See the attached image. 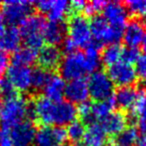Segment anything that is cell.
I'll return each instance as SVG.
<instances>
[{"label": "cell", "mask_w": 146, "mask_h": 146, "mask_svg": "<svg viewBox=\"0 0 146 146\" xmlns=\"http://www.w3.org/2000/svg\"><path fill=\"white\" fill-rule=\"evenodd\" d=\"M46 24L45 17L38 12H35L27 17L19 26L21 40L25 47L38 52L43 47V28Z\"/></svg>", "instance_id": "obj_1"}, {"label": "cell", "mask_w": 146, "mask_h": 146, "mask_svg": "<svg viewBox=\"0 0 146 146\" xmlns=\"http://www.w3.org/2000/svg\"><path fill=\"white\" fill-rule=\"evenodd\" d=\"M67 37L78 48L85 49L93 42L90 24L83 14H70L66 18Z\"/></svg>", "instance_id": "obj_2"}, {"label": "cell", "mask_w": 146, "mask_h": 146, "mask_svg": "<svg viewBox=\"0 0 146 146\" xmlns=\"http://www.w3.org/2000/svg\"><path fill=\"white\" fill-rule=\"evenodd\" d=\"M27 97L25 94H18L5 98L0 103V124L13 126L26 118Z\"/></svg>", "instance_id": "obj_3"}, {"label": "cell", "mask_w": 146, "mask_h": 146, "mask_svg": "<svg viewBox=\"0 0 146 146\" xmlns=\"http://www.w3.org/2000/svg\"><path fill=\"white\" fill-rule=\"evenodd\" d=\"M89 24L93 41L100 47L104 44H116L121 40L123 30L110 26L103 16L94 15Z\"/></svg>", "instance_id": "obj_4"}, {"label": "cell", "mask_w": 146, "mask_h": 146, "mask_svg": "<svg viewBox=\"0 0 146 146\" xmlns=\"http://www.w3.org/2000/svg\"><path fill=\"white\" fill-rule=\"evenodd\" d=\"M1 14L4 19V22L8 26L20 25L27 17L32 14L34 10V2L31 1H5L1 3Z\"/></svg>", "instance_id": "obj_5"}, {"label": "cell", "mask_w": 146, "mask_h": 146, "mask_svg": "<svg viewBox=\"0 0 146 146\" xmlns=\"http://www.w3.org/2000/svg\"><path fill=\"white\" fill-rule=\"evenodd\" d=\"M58 72L63 79L69 81L83 78L87 74L83 51L77 50L63 57Z\"/></svg>", "instance_id": "obj_6"}, {"label": "cell", "mask_w": 146, "mask_h": 146, "mask_svg": "<svg viewBox=\"0 0 146 146\" xmlns=\"http://www.w3.org/2000/svg\"><path fill=\"white\" fill-rule=\"evenodd\" d=\"M89 96L95 102L106 101L113 97L114 84L104 71L92 73L87 80Z\"/></svg>", "instance_id": "obj_7"}, {"label": "cell", "mask_w": 146, "mask_h": 146, "mask_svg": "<svg viewBox=\"0 0 146 146\" xmlns=\"http://www.w3.org/2000/svg\"><path fill=\"white\" fill-rule=\"evenodd\" d=\"M67 139L66 128L61 126H39L33 146H62Z\"/></svg>", "instance_id": "obj_8"}, {"label": "cell", "mask_w": 146, "mask_h": 146, "mask_svg": "<svg viewBox=\"0 0 146 146\" xmlns=\"http://www.w3.org/2000/svg\"><path fill=\"white\" fill-rule=\"evenodd\" d=\"M106 74L112 83L119 87L131 86L136 82L138 75L133 65L123 61H118L117 63L108 67Z\"/></svg>", "instance_id": "obj_9"}, {"label": "cell", "mask_w": 146, "mask_h": 146, "mask_svg": "<svg viewBox=\"0 0 146 146\" xmlns=\"http://www.w3.org/2000/svg\"><path fill=\"white\" fill-rule=\"evenodd\" d=\"M62 58L61 48L53 45H44L38 51L36 62L40 68L50 73H56L58 72Z\"/></svg>", "instance_id": "obj_10"}, {"label": "cell", "mask_w": 146, "mask_h": 146, "mask_svg": "<svg viewBox=\"0 0 146 146\" xmlns=\"http://www.w3.org/2000/svg\"><path fill=\"white\" fill-rule=\"evenodd\" d=\"M6 72V77L20 94L24 95L31 89L32 69L30 67L10 65Z\"/></svg>", "instance_id": "obj_11"}, {"label": "cell", "mask_w": 146, "mask_h": 146, "mask_svg": "<svg viewBox=\"0 0 146 146\" xmlns=\"http://www.w3.org/2000/svg\"><path fill=\"white\" fill-rule=\"evenodd\" d=\"M35 132V125L28 119L11 126L12 146H33Z\"/></svg>", "instance_id": "obj_12"}, {"label": "cell", "mask_w": 146, "mask_h": 146, "mask_svg": "<svg viewBox=\"0 0 146 146\" xmlns=\"http://www.w3.org/2000/svg\"><path fill=\"white\" fill-rule=\"evenodd\" d=\"M103 17L108 24L123 30L128 22V11L121 2H107L103 8Z\"/></svg>", "instance_id": "obj_13"}, {"label": "cell", "mask_w": 146, "mask_h": 146, "mask_svg": "<svg viewBox=\"0 0 146 146\" xmlns=\"http://www.w3.org/2000/svg\"><path fill=\"white\" fill-rule=\"evenodd\" d=\"M64 96L66 101L74 104H82L86 102L89 97L87 80L84 78L71 80L65 85Z\"/></svg>", "instance_id": "obj_14"}, {"label": "cell", "mask_w": 146, "mask_h": 146, "mask_svg": "<svg viewBox=\"0 0 146 146\" xmlns=\"http://www.w3.org/2000/svg\"><path fill=\"white\" fill-rule=\"evenodd\" d=\"M67 37V27L64 21H48L43 28V39L47 45L57 46Z\"/></svg>", "instance_id": "obj_15"}, {"label": "cell", "mask_w": 146, "mask_h": 146, "mask_svg": "<svg viewBox=\"0 0 146 146\" xmlns=\"http://www.w3.org/2000/svg\"><path fill=\"white\" fill-rule=\"evenodd\" d=\"M145 25L138 19H132L125 25L122 33V39L126 46L137 47L141 44L145 34Z\"/></svg>", "instance_id": "obj_16"}, {"label": "cell", "mask_w": 146, "mask_h": 146, "mask_svg": "<svg viewBox=\"0 0 146 146\" xmlns=\"http://www.w3.org/2000/svg\"><path fill=\"white\" fill-rule=\"evenodd\" d=\"M101 128L107 135L117 136L127 125V117L121 111H112L99 121Z\"/></svg>", "instance_id": "obj_17"}, {"label": "cell", "mask_w": 146, "mask_h": 146, "mask_svg": "<svg viewBox=\"0 0 146 146\" xmlns=\"http://www.w3.org/2000/svg\"><path fill=\"white\" fill-rule=\"evenodd\" d=\"M76 146H108L109 138L98 123L87 126L85 134L81 142Z\"/></svg>", "instance_id": "obj_18"}, {"label": "cell", "mask_w": 146, "mask_h": 146, "mask_svg": "<svg viewBox=\"0 0 146 146\" xmlns=\"http://www.w3.org/2000/svg\"><path fill=\"white\" fill-rule=\"evenodd\" d=\"M140 92L132 86L119 87L113 95L114 103L123 110L132 109L137 101Z\"/></svg>", "instance_id": "obj_19"}, {"label": "cell", "mask_w": 146, "mask_h": 146, "mask_svg": "<svg viewBox=\"0 0 146 146\" xmlns=\"http://www.w3.org/2000/svg\"><path fill=\"white\" fill-rule=\"evenodd\" d=\"M20 42V32L15 26L5 27L4 31L0 34V50L5 52H14L19 48Z\"/></svg>", "instance_id": "obj_20"}, {"label": "cell", "mask_w": 146, "mask_h": 146, "mask_svg": "<svg viewBox=\"0 0 146 146\" xmlns=\"http://www.w3.org/2000/svg\"><path fill=\"white\" fill-rule=\"evenodd\" d=\"M65 85L66 84L64 82V79L57 73H53L43 89V92H44L43 95L50 99L51 101H61L64 95Z\"/></svg>", "instance_id": "obj_21"}, {"label": "cell", "mask_w": 146, "mask_h": 146, "mask_svg": "<svg viewBox=\"0 0 146 146\" xmlns=\"http://www.w3.org/2000/svg\"><path fill=\"white\" fill-rule=\"evenodd\" d=\"M37 53L27 47H19L11 56V65L26 66L33 64L36 61Z\"/></svg>", "instance_id": "obj_22"}, {"label": "cell", "mask_w": 146, "mask_h": 146, "mask_svg": "<svg viewBox=\"0 0 146 146\" xmlns=\"http://www.w3.org/2000/svg\"><path fill=\"white\" fill-rule=\"evenodd\" d=\"M53 73H50L44 69L37 66L36 68L32 69V75H31V93L36 94L40 93V90H43L48 82L49 78Z\"/></svg>", "instance_id": "obj_23"}, {"label": "cell", "mask_w": 146, "mask_h": 146, "mask_svg": "<svg viewBox=\"0 0 146 146\" xmlns=\"http://www.w3.org/2000/svg\"><path fill=\"white\" fill-rule=\"evenodd\" d=\"M69 4L70 2L65 0L52 1L50 9L46 14L49 21H64L68 15Z\"/></svg>", "instance_id": "obj_24"}, {"label": "cell", "mask_w": 146, "mask_h": 146, "mask_svg": "<svg viewBox=\"0 0 146 146\" xmlns=\"http://www.w3.org/2000/svg\"><path fill=\"white\" fill-rule=\"evenodd\" d=\"M133 109V115L138 123V130L146 133V93H140Z\"/></svg>", "instance_id": "obj_25"}, {"label": "cell", "mask_w": 146, "mask_h": 146, "mask_svg": "<svg viewBox=\"0 0 146 146\" xmlns=\"http://www.w3.org/2000/svg\"><path fill=\"white\" fill-rule=\"evenodd\" d=\"M122 48L118 43L116 44H109L103 48L100 55V60L106 66H111V65L117 63L121 59Z\"/></svg>", "instance_id": "obj_26"}, {"label": "cell", "mask_w": 146, "mask_h": 146, "mask_svg": "<svg viewBox=\"0 0 146 146\" xmlns=\"http://www.w3.org/2000/svg\"><path fill=\"white\" fill-rule=\"evenodd\" d=\"M115 106L113 97L106 101L101 102H92V116L95 121V123L99 122L101 119H103L106 115L113 111V108Z\"/></svg>", "instance_id": "obj_27"}, {"label": "cell", "mask_w": 146, "mask_h": 146, "mask_svg": "<svg viewBox=\"0 0 146 146\" xmlns=\"http://www.w3.org/2000/svg\"><path fill=\"white\" fill-rule=\"evenodd\" d=\"M85 131L86 126L80 120H74L69 125H67V138H69L73 144H77L83 139Z\"/></svg>", "instance_id": "obj_28"}, {"label": "cell", "mask_w": 146, "mask_h": 146, "mask_svg": "<svg viewBox=\"0 0 146 146\" xmlns=\"http://www.w3.org/2000/svg\"><path fill=\"white\" fill-rule=\"evenodd\" d=\"M139 139L138 129L133 126L126 127L116 136V143L118 146H132Z\"/></svg>", "instance_id": "obj_29"}, {"label": "cell", "mask_w": 146, "mask_h": 146, "mask_svg": "<svg viewBox=\"0 0 146 146\" xmlns=\"http://www.w3.org/2000/svg\"><path fill=\"white\" fill-rule=\"evenodd\" d=\"M128 12L138 16H146V0H131L126 2Z\"/></svg>", "instance_id": "obj_30"}, {"label": "cell", "mask_w": 146, "mask_h": 146, "mask_svg": "<svg viewBox=\"0 0 146 146\" xmlns=\"http://www.w3.org/2000/svg\"><path fill=\"white\" fill-rule=\"evenodd\" d=\"M106 3L107 2L100 1V0H95V1H91V2H86L85 7L83 9V15L85 17L88 16L92 17L94 15H97V13L99 11L103 10Z\"/></svg>", "instance_id": "obj_31"}, {"label": "cell", "mask_w": 146, "mask_h": 146, "mask_svg": "<svg viewBox=\"0 0 146 146\" xmlns=\"http://www.w3.org/2000/svg\"><path fill=\"white\" fill-rule=\"evenodd\" d=\"M0 92H1V95L4 97V99L5 98H10L20 94L15 89L14 86L11 84V82L9 81L6 76L0 79Z\"/></svg>", "instance_id": "obj_32"}, {"label": "cell", "mask_w": 146, "mask_h": 146, "mask_svg": "<svg viewBox=\"0 0 146 146\" xmlns=\"http://www.w3.org/2000/svg\"><path fill=\"white\" fill-rule=\"evenodd\" d=\"M139 56V50L137 47L126 46L125 48H122L121 61H123V62H126L128 64H133V63H136Z\"/></svg>", "instance_id": "obj_33"}, {"label": "cell", "mask_w": 146, "mask_h": 146, "mask_svg": "<svg viewBox=\"0 0 146 146\" xmlns=\"http://www.w3.org/2000/svg\"><path fill=\"white\" fill-rule=\"evenodd\" d=\"M0 146H12L11 126L0 124Z\"/></svg>", "instance_id": "obj_34"}, {"label": "cell", "mask_w": 146, "mask_h": 146, "mask_svg": "<svg viewBox=\"0 0 146 146\" xmlns=\"http://www.w3.org/2000/svg\"><path fill=\"white\" fill-rule=\"evenodd\" d=\"M9 60L10 58H9L8 53L3 50H0V79L4 77V73L8 69Z\"/></svg>", "instance_id": "obj_35"}, {"label": "cell", "mask_w": 146, "mask_h": 146, "mask_svg": "<svg viewBox=\"0 0 146 146\" xmlns=\"http://www.w3.org/2000/svg\"><path fill=\"white\" fill-rule=\"evenodd\" d=\"M135 64V70L137 74L143 76V77H146V53L143 55H140Z\"/></svg>", "instance_id": "obj_36"}, {"label": "cell", "mask_w": 146, "mask_h": 146, "mask_svg": "<svg viewBox=\"0 0 146 146\" xmlns=\"http://www.w3.org/2000/svg\"><path fill=\"white\" fill-rule=\"evenodd\" d=\"M137 146H146V133H144L136 142Z\"/></svg>", "instance_id": "obj_37"}, {"label": "cell", "mask_w": 146, "mask_h": 146, "mask_svg": "<svg viewBox=\"0 0 146 146\" xmlns=\"http://www.w3.org/2000/svg\"><path fill=\"white\" fill-rule=\"evenodd\" d=\"M5 29V26H4V19H3L2 17V14H1V12H0V34L4 31Z\"/></svg>", "instance_id": "obj_38"}, {"label": "cell", "mask_w": 146, "mask_h": 146, "mask_svg": "<svg viewBox=\"0 0 146 146\" xmlns=\"http://www.w3.org/2000/svg\"><path fill=\"white\" fill-rule=\"evenodd\" d=\"M141 44H142V48H143V50L145 51V53H146V31H145V34H144L143 40H142Z\"/></svg>", "instance_id": "obj_39"}, {"label": "cell", "mask_w": 146, "mask_h": 146, "mask_svg": "<svg viewBox=\"0 0 146 146\" xmlns=\"http://www.w3.org/2000/svg\"><path fill=\"white\" fill-rule=\"evenodd\" d=\"M62 146H76L75 144H73V143H64Z\"/></svg>", "instance_id": "obj_40"}, {"label": "cell", "mask_w": 146, "mask_h": 146, "mask_svg": "<svg viewBox=\"0 0 146 146\" xmlns=\"http://www.w3.org/2000/svg\"><path fill=\"white\" fill-rule=\"evenodd\" d=\"M142 84H143V87L145 88V90H146V77H144V80H143V82H142Z\"/></svg>", "instance_id": "obj_41"}, {"label": "cell", "mask_w": 146, "mask_h": 146, "mask_svg": "<svg viewBox=\"0 0 146 146\" xmlns=\"http://www.w3.org/2000/svg\"><path fill=\"white\" fill-rule=\"evenodd\" d=\"M2 101V95H1V92H0V103Z\"/></svg>", "instance_id": "obj_42"}, {"label": "cell", "mask_w": 146, "mask_h": 146, "mask_svg": "<svg viewBox=\"0 0 146 146\" xmlns=\"http://www.w3.org/2000/svg\"><path fill=\"white\" fill-rule=\"evenodd\" d=\"M117 146H118V145H117Z\"/></svg>", "instance_id": "obj_43"}]
</instances>
